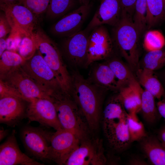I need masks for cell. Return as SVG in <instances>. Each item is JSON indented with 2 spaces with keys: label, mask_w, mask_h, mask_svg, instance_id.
Masks as SVG:
<instances>
[{
  "label": "cell",
  "mask_w": 165,
  "mask_h": 165,
  "mask_svg": "<svg viewBox=\"0 0 165 165\" xmlns=\"http://www.w3.org/2000/svg\"><path fill=\"white\" fill-rule=\"evenodd\" d=\"M71 96L85 117L90 130L99 127L103 99L107 90L85 79L77 70L71 74Z\"/></svg>",
  "instance_id": "cell-1"
},
{
  "label": "cell",
  "mask_w": 165,
  "mask_h": 165,
  "mask_svg": "<svg viewBox=\"0 0 165 165\" xmlns=\"http://www.w3.org/2000/svg\"><path fill=\"white\" fill-rule=\"evenodd\" d=\"M111 36L115 50L126 61L131 70L136 72L140 68L139 40L140 35L133 18L122 15L113 26Z\"/></svg>",
  "instance_id": "cell-2"
},
{
  "label": "cell",
  "mask_w": 165,
  "mask_h": 165,
  "mask_svg": "<svg viewBox=\"0 0 165 165\" xmlns=\"http://www.w3.org/2000/svg\"><path fill=\"white\" fill-rule=\"evenodd\" d=\"M51 100L63 128L80 141L89 138L90 130L86 119L72 97L60 90L53 93Z\"/></svg>",
  "instance_id": "cell-3"
},
{
  "label": "cell",
  "mask_w": 165,
  "mask_h": 165,
  "mask_svg": "<svg viewBox=\"0 0 165 165\" xmlns=\"http://www.w3.org/2000/svg\"><path fill=\"white\" fill-rule=\"evenodd\" d=\"M37 51L54 73L62 90L71 95V74L68 72L61 51L55 43L41 28H36L33 33Z\"/></svg>",
  "instance_id": "cell-4"
},
{
  "label": "cell",
  "mask_w": 165,
  "mask_h": 165,
  "mask_svg": "<svg viewBox=\"0 0 165 165\" xmlns=\"http://www.w3.org/2000/svg\"><path fill=\"white\" fill-rule=\"evenodd\" d=\"M115 51L112 39L107 28L104 25L95 27L88 37L85 68L96 62L106 60L115 54Z\"/></svg>",
  "instance_id": "cell-5"
},
{
  "label": "cell",
  "mask_w": 165,
  "mask_h": 165,
  "mask_svg": "<svg viewBox=\"0 0 165 165\" xmlns=\"http://www.w3.org/2000/svg\"><path fill=\"white\" fill-rule=\"evenodd\" d=\"M107 163L102 141L90 137L81 140L65 162L66 165H105Z\"/></svg>",
  "instance_id": "cell-6"
},
{
  "label": "cell",
  "mask_w": 165,
  "mask_h": 165,
  "mask_svg": "<svg viewBox=\"0 0 165 165\" xmlns=\"http://www.w3.org/2000/svg\"><path fill=\"white\" fill-rule=\"evenodd\" d=\"M2 79L14 88L25 101L29 103L35 99H51L53 92L48 91L41 86L26 73L22 67L10 72Z\"/></svg>",
  "instance_id": "cell-7"
},
{
  "label": "cell",
  "mask_w": 165,
  "mask_h": 165,
  "mask_svg": "<svg viewBox=\"0 0 165 165\" xmlns=\"http://www.w3.org/2000/svg\"><path fill=\"white\" fill-rule=\"evenodd\" d=\"M89 33L86 29L81 30L71 36L65 37L62 43L61 52L62 55L75 68H85L87 60Z\"/></svg>",
  "instance_id": "cell-8"
},
{
  "label": "cell",
  "mask_w": 165,
  "mask_h": 165,
  "mask_svg": "<svg viewBox=\"0 0 165 165\" xmlns=\"http://www.w3.org/2000/svg\"><path fill=\"white\" fill-rule=\"evenodd\" d=\"M52 133L31 126L24 127L21 138L26 150L31 156L44 161L50 160L49 151Z\"/></svg>",
  "instance_id": "cell-9"
},
{
  "label": "cell",
  "mask_w": 165,
  "mask_h": 165,
  "mask_svg": "<svg viewBox=\"0 0 165 165\" xmlns=\"http://www.w3.org/2000/svg\"><path fill=\"white\" fill-rule=\"evenodd\" d=\"M22 68L26 73L43 88L50 92L61 90L53 71L38 53L26 61Z\"/></svg>",
  "instance_id": "cell-10"
},
{
  "label": "cell",
  "mask_w": 165,
  "mask_h": 165,
  "mask_svg": "<svg viewBox=\"0 0 165 165\" xmlns=\"http://www.w3.org/2000/svg\"><path fill=\"white\" fill-rule=\"evenodd\" d=\"M0 9L5 13L12 31H18L29 35L33 34L36 28V15L29 9L17 3H0Z\"/></svg>",
  "instance_id": "cell-11"
},
{
  "label": "cell",
  "mask_w": 165,
  "mask_h": 165,
  "mask_svg": "<svg viewBox=\"0 0 165 165\" xmlns=\"http://www.w3.org/2000/svg\"><path fill=\"white\" fill-rule=\"evenodd\" d=\"M80 141L73 134L63 129L52 133L49 151V160L58 165H64Z\"/></svg>",
  "instance_id": "cell-12"
},
{
  "label": "cell",
  "mask_w": 165,
  "mask_h": 165,
  "mask_svg": "<svg viewBox=\"0 0 165 165\" xmlns=\"http://www.w3.org/2000/svg\"><path fill=\"white\" fill-rule=\"evenodd\" d=\"M26 115L30 122H38L56 130L63 129L59 120L55 106L51 99L37 98L29 102Z\"/></svg>",
  "instance_id": "cell-13"
},
{
  "label": "cell",
  "mask_w": 165,
  "mask_h": 165,
  "mask_svg": "<svg viewBox=\"0 0 165 165\" xmlns=\"http://www.w3.org/2000/svg\"><path fill=\"white\" fill-rule=\"evenodd\" d=\"M91 7L90 4L82 5L66 14L52 26L51 33L56 36L66 37L80 31L90 13Z\"/></svg>",
  "instance_id": "cell-14"
},
{
  "label": "cell",
  "mask_w": 165,
  "mask_h": 165,
  "mask_svg": "<svg viewBox=\"0 0 165 165\" xmlns=\"http://www.w3.org/2000/svg\"><path fill=\"white\" fill-rule=\"evenodd\" d=\"M127 117L103 121V131L106 138L111 148L117 152L125 151L132 143L127 122Z\"/></svg>",
  "instance_id": "cell-15"
},
{
  "label": "cell",
  "mask_w": 165,
  "mask_h": 165,
  "mask_svg": "<svg viewBox=\"0 0 165 165\" xmlns=\"http://www.w3.org/2000/svg\"><path fill=\"white\" fill-rule=\"evenodd\" d=\"M42 165L22 152L18 145L15 131L0 146V165Z\"/></svg>",
  "instance_id": "cell-16"
},
{
  "label": "cell",
  "mask_w": 165,
  "mask_h": 165,
  "mask_svg": "<svg viewBox=\"0 0 165 165\" xmlns=\"http://www.w3.org/2000/svg\"><path fill=\"white\" fill-rule=\"evenodd\" d=\"M121 13L120 0H102L86 29L90 32L95 27L105 24L114 26L120 20Z\"/></svg>",
  "instance_id": "cell-17"
},
{
  "label": "cell",
  "mask_w": 165,
  "mask_h": 165,
  "mask_svg": "<svg viewBox=\"0 0 165 165\" xmlns=\"http://www.w3.org/2000/svg\"><path fill=\"white\" fill-rule=\"evenodd\" d=\"M23 101L11 96L0 97V122L13 126L24 117L25 108Z\"/></svg>",
  "instance_id": "cell-18"
},
{
  "label": "cell",
  "mask_w": 165,
  "mask_h": 165,
  "mask_svg": "<svg viewBox=\"0 0 165 165\" xmlns=\"http://www.w3.org/2000/svg\"><path fill=\"white\" fill-rule=\"evenodd\" d=\"M143 90L135 76L117 92L128 113L139 112Z\"/></svg>",
  "instance_id": "cell-19"
},
{
  "label": "cell",
  "mask_w": 165,
  "mask_h": 165,
  "mask_svg": "<svg viewBox=\"0 0 165 165\" xmlns=\"http://www.w3.org/2000/svg\"><path fill=\"white\" fill-rule=\"evenodd\" d=\"M87 79L93 84L108 90L118 91L117 80L105 61L94 64Z\"/></svg>",
  "instance_id": "cell-20"
},
{
  "label": "cell",
  "mask_w": 165,
  "mask_h": 165,
  "mask_svg": "<svg viewBox=\"0 0 165 165\" xmlns=\"http://www.w3.org/2000/svg\"><path fill=\"white\" fill-rule=\"evenodd\" d=\"M139 142L141 152L150 164L165 165V147L156 136L147 134Z\"/></svg>",
  "instance_id": "cell-21"
},
{
  "label": "cell",
  "mask_w": 165,
  "mask_h": 165,
  "mask_svg": "<svg viewBox=\"0 0 165 165\" xmlns=\"http://www.w3.org/2000/svg\"><path fill=\"white\" fill-rule=\"evenodd\" d=\"M135 73L138 81L145 90L151 94L155 98L160 100L163 97L165 90L154 71L140 68Z\"/></svg>",
  "instance_id": "cell-22"
},
{
  "label": "cell",
  "mask_w": 165,
  "mask_h": 165,
  "mask_svg": "<svg viewBox=\"0 0 165 165\" xmlns=\"http://www.w3.org/2000/svg\"><path fill=\"white\" fill-rule=\"evenodd\" d=\"M105 61L113 71L117 80L118 90L127 85L136 76L129 66L125 64L115 54Z\"/></svg>",
  "instance_id": "cell-23"
},
{
  "label": "cell",
  "mask_w": 165,
  "mask_h": 165,
  "mask_svg": "<svg viewBox=\"0 0 165 165\" xmlns=\"http://www.w3.org/2000/svg\"><path fill=\"white\" fill-rule=\"evenodd\" d=\"M155 97L151 94L143 90L140 112L145 121L149 125H153L161 117L156 104Z\"/></svg>",
  "instance_id": "cell-24"
},
{
  "label": "cell",
  "mask_w": 165,
  "mask_h": 165,
  "mask_svg": "<svg viewBox=\"0 0 165 165\" xmlns=\"http://www.w3.org/2000/svg\"><path fill=\"white\" fill-rule=\"evenodd\" d=\"M0 79H3L9 74L21 67L25 61L15 51L5 50L0 56Z\"/></svg>",
  "instance_id": "cell-25"
},
{
  "label": "cell",
  "mask_w": 165,
  "mask_h": 165,
  "mask_svg": "<svg viewBox=\"0 0 165 165\" xmlns=\"http://www.w3.org/2000/svg\"><path fill=\"white\" fill-rule=\"evenodd\" d=\"M147 28L149 29L160 23L164 18V0H146Z\"/></svg>",
  "instance_id": "cell-26"
},
{
  "label": "cell",
  "mask_w": 165,
  "mask_h": 165,
  "mask_svg": "<svg viewBox=\"0 0 165 165\" xmlns=\"http://www.w3.org/2000/svg\"><path fill=\"white\" fill-rule=\"evenodd\" d=\"M142 68L154 71L165 66V49L148 52L142 61Z\"/></svg>",
  "instance_id": "cell-27"
},
{
  "label": "cell",
  "mask_w": 165,
  "mask_h": 165,
  "mask_svg": "<svg viewBox=\"0 0 165 165\" xmlns=\"http://www.w3.org/2000/svg\"><path fill=\"white\" fill-rule=\"evenodd\" d=\"M76 0H50L46 16L54 19L63 16L74 6Z\"/></svg>",
  "instance_id": "cell-28"
},
{
  "label": "cell",
  "mask_w": 165,
  "mask_h": 165,
  "mask_svg": "<svg viewBox=\"0 0 165 165\" xmlns=\"http://www.w3.org/2000/svg\"><path fill=\"white\" fill-rule=\"evenodd\" d=\"M147 15L146 0H136L133 20L140 36L147 28Z\"/></svg>",
  "instance_id": "cell-29"
},
{
  "label": "cell",
  "mask_w": 165,
  "mask_h": 165,
  "mask_svg": "<svg viewBox=\"0 0 165 165\" xmlns=\"http://www.w3.org/2000/svg\"><path fill=\"white\" fill-rule=\"evenodd\" d=\"M16 49L18 53L25 61L31 58L37 51L33 34L29 35L20 32Z\"/></svg>",
  "instance_id": "cell-30"
},
{
  "label": "cell",
  "mask_w": 165,
  "mask_h": 165,
  "mask_svg": "<svg viewBox=\"0 0 165 165\" xmlns=\"http://www.w3.org/2000/svg\"><path fill=\"white\" fill-rule=\"evenodd\" d=\"M137 114H128L126 120L132 142L139 141L147 134L142 122L140 121Z\"/></svg>",
  "instance_id": "cell-31"
},
{
  "label": "cell",
  "mask_w": 165,
  "mask_h": 165,
  "mask_svg": "<svg viewBox=\"0 0 165 165\" xmlns=\"http://www.w3.org/2000/svg\"><path fill=\"white\" fill-rule=\"evenodd\" d=\"M143 46L148 52L161 50L165 46V38L159 31H148L145 34Z\"/></svg>",
  "instance_id": "cell-32"
},
{
  "label": "cell",
  "mask_w": 165,
  "mask_h": 165,
  "mask_svg": "<svg viewBox=\"0 0 165 165\" xmlns=\"http://www.w3.org/2000/svg\"><path fill=\"white\" fill-rule=\"evenodd\" d=\"M50 0H18L17 4L26 7L36 15L46 12Z\"/></svg>",
  "instance_id": "cell-33"
},
{
  "label": "cell",
  "mask_w": 165,
  "mask_h": 165,
  "mask_svg": "<svg viewBox=\"0 0 165 165\" xmlns=\"http://www.w3.org/2000/svg\"><path fill=\"white\" fill-rule=\"evenodd\" d=\"M11 96L17 97L25 101L20 93L14 88L7 82L0 79V97Z\"/></svg>",
  "instance_id": "cell-34"
},
{
  "label": "cell",
  "mask_w": 165,
  "mask_h": 165,
  "mask_svg": "<svg viewBox=\"0 0 165 165\" xmlns=\"http://www.w3.org/2000/svg\"><path fill=\"white\" fill-rule=\"evenodd\" d=\"M122 15H127L132 18L136 0H120Z\"/></svg>",
  "instance_id": "cell-35"
},
{
  "label": "cell",
  "mask_w": 165,
  "mask_h": 165,
  "mask_svg": "<svg viewBox=\"0 0 165 165\" xmlns=\"http://www.w3.org/2000/svg\"><path fill=\"white\" fill-rule=\"evenodd\" d=\"M12 30L11 27L5 13H1L0 15V38H5Z\"/></svg>",
  "instance_id": "cell-36"
},
{
  "label": "cell",
  "mask_w": 165,
  "mask_h": 165,
  "mask_svg": "<svg viewBox=\"0 0 165 165\" xmlns=\"http://www.w3.org/2000/svg\"><path fill=\"white\" fill-rule=\"evenodd\" d=\"M127 164L129 165H148L149 163L141 156L133 155L128 160Z\"/></svg>",
  "instance_id": "cell-37"
},
{
  "label": "cell",
  "mask_w": 165,
  "mask_h": 165,
  "mask_svg": "<svg viewBox=\"0 0 165 165\" xmlns=\"http://www.w3.org/2000/svg\"><path fill=\"white\" fill-rule=\"evenodd\" d=\"M156 136L163 145L165 147V123L159 129Z\"/></svg>",
  "instance_id": "cell-38"
},
{
  "label": "cell",
  "mask_w": 165,
  "mask_h": 165,
  "mask_svg": "<svg viewBox=\"0 0 165 165\" xmlns=\"http://www.w3.org/2000/svg\"><path fill=\"white\" fill-rule=\"evenodd\" d=\"M156 104L160 115L165 120V101L160 100Z\"/></svg>",
  "instance_id": "cell-39"
},
{
  "label": "cell",
  "mask_w": 165,
  "mask_h": 165,
  "mask_svg": "<svg viewBox=\"0 0 165 165\" xmlns=\"http://www.w3.org/2000/svg\"><path fill=\"white\" fill-rule=\"evenodd\" d=\"M7 48L6 40L4 38H0V56Z\"/></svg>",
  "instance_id": "cell-40"
},
{
  "label": "cell",
  "mask_w": 165,
  "mask_h": 165,
  "mask_svg": "<svg viewBox=\"0 0 165 165\" xmlns=\"http://www.w3.org/2000/svg\"><path fill=\"white\" fill-rule=\"evenodd\" d=\"M8 132L7 130L1 129L0 130V140L2 141L3 138L6 137L8 134Z\"/></svg>",
  "instance_id": "cell-41"
},
{
  "label": "cell",
  "mask_w": 165,
  "mask_h": 165,
  "mask_svg": "<svg viewBox=\"0 0 165 165\" xmlns=\"http://www.w3.org/2000/svg\"><path fill=\"white\" fill-rule=\"evenodd\" d=\"M158 75L159 77L161 79L165 86V70L158 73Z\"/></svg>",
  "instance_id": "cell-42"
},
{
  "label": "cell",
  "mask_w": 165,
  "mask_h": 165,
  "mask_svg": "<svg viewBox=\"0 0 165 165\" xmlns=\"http://www.w3.org/2000/svg\"><path fill=\"white\" fill-rule=\"evenodd\" d=\"M18 0H0V3L5 4L17 3Z\"/></svg>",
  "instance_id": "cell-43"
},
{
  "label": "cell",
  "mask_w": 165,
  "mask_h": 165,
  "mask_svg": "<svg viewBox=\"0 0 165 165\" xmlns=\"http://www.w3.org/2000/svg\"><path fill=\"white\" fill-rule=\"evenodd\" d=\"M80 4L82 5H87L90 4V0H78Z\"/></svg>",
  "instance_id": "cell-44"
},
{
  "label": "cell",
  "mask_w": 165,
  "mask_h": 165,
  "mask_svg": "<svg viewBox=\"0 0 165 165\" xmlns=\"http://www.w3.org/2000/svg\"><path fill=\"white\" fill-rule=\"evenodd\" d=\"M162 100L165 101V93L164 95L163 96Z\"/></svg>",
  "instance_id": "cell-45"
},
{
  "label": "cell",
  "mask_w": 165,
  "mask_h": 165,
  "mask_svg": "<svg viewBox=\"0 0 165 165\" xmlns=\"http://www.w3.org/2000/svg\"><path fill=\"white\" fill-rule=\"evenodd\" d=\"M164 3H165V0H164Z\"/></svg>",
  "instance_id": "cell-46"
},
{
  "label": "cell",
  "mask_w": 165,
  "mask_h": 165,
  "mask_svg": "<svg viewBox=\"0 0 165 165\" xmlns=\"http://www.w3.org/2000/svg\"><path fill=\"white\" fill-rule=\"evenodd\" d=\"M101 2L102 0H100Z\"/></svg>",
  "instance_id": "cell-47"
}]
</instances>
